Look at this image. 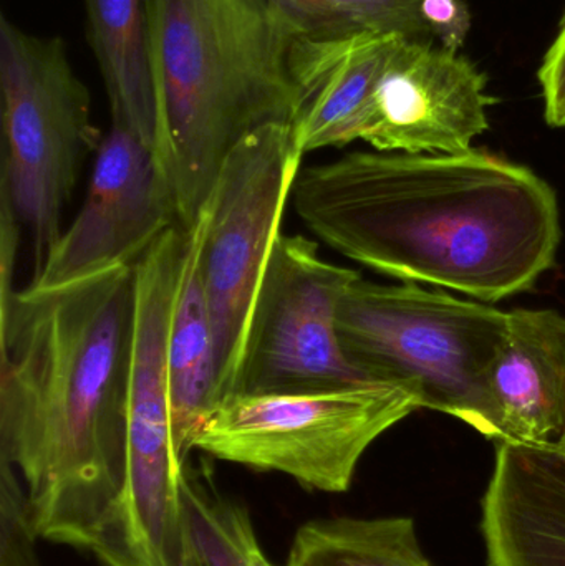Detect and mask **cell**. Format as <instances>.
Wrapping results in <instances>:
<instances>
[{"label": "cell", "mask_w": 565, "mask_h": 566, "mask_svg": "<svg viewBox=\"0 0 565 566\" xmlns=\"http://www.w3.org/2000/svg\"><path fill=\"white\" fill-rule=\"evenodd\" d=\"M554 449H556L557 452H559L561 455L565 459V429L563 432V436H561L559 441L556 442V444H553Z\"/></svg>", "instance_id": "obj_23"}, {"label": "cell", "mask_w": 565, "mask_h": 566, "mask_svg": "<svg viewBox=\"0 0 565 566\" xmlns=\"http://www.w3.org/2000/svg\"><path fill=\"white\" fill-rule=\"evenodd\" d=\"M508 312L420 283L358 279L337 310L348 361L374 382L401 386L420 408L444 412L498 441L490 373Z\"/></svg>", "instance_id": "obj_4"}, {"label": "cell", "mask_w": 565, "mask_h": 566, "mask_svg": "<svg viewBox=\"0 0 565 566\" xmlns=\"http://www.w3.org/2000/svg\"><path fill=\"white\" fill-rule=\"evenodd\" d=\"M156 156L179 224L198 221L232 149L262 126L294 125V30L269 0H145Z\"/></svg>", "instance_id": "obj_3"}, {"label": "cell", "mask_w": 565, "mask_h": 566, "mask_svg": "<svg viewBox=\"0 0 565 566\" xmlns=\"http://www.w3.org/2000/svg\"><path fill=\"white\" fill-rule=\"evenodd\" d=\"M358 279V272L322 259L317 242L281 232L229 396L299 395L370 382L348 361L337 329L338 303Z\"/></svg>", "instance_id": "obj_8"}, {"label": "cell", "mask_w": 565, "mask_h": 566, "mask_svg": "<svg viewBox=\"0 0 565 566\" xmlns=\"http://www.w3.org/2000/svg\"><path fill=\"white\" fill-rule=\"evenodd\" d=\"M302 159L294 126L255 129L226 159L196 221L215 326L218 402L234 388L252 306Z\"/></svg>", "instance_id": "obj_7"}, {"label": "cell", "mask_w": 565, "mask_h": 566, "mask_svg": "<svg viewBox=\"0 0 565 566\" xmlns=\"http://www.w3.org/2000/svg\"><path fill=\"white\" fill-rule=\"evenodd\" d=\"M481 532L488 566H565V459L554 446L498 442Z\"/></svg>", "instance_id": "obj_12"}, {"label": "cell", "mask_w": 565, "mask_h": 566, "mask_svg": "<svg viewBox=\"0 0 565 566\" xmlns=\"http://www.w3.org/2000/svg\"><path fill=\"white\" fill-rule=\"evenodd\" d=\"M2 191L32 238L35 269L62 234L63 206L102 133L92 96L60 36H39L0 19Z\"/></svg>", "instance_id": "obj_6"}, {"label": "cell", "mask_w": 565, "mask_h": 566, "mask_svg": "<svg viewBox=\"0 0 565 566\" xmlns=\"http://www.w3.org/2000/svg\"><path fill=\"white\" fill-rule=\"evenodd\" d=\"M537 78L543 90L544 118L547 125L565 128V13L556 39L541 63Z\"/></svg>", "instance_id": "obj_21"}, {"label": "cell", "mask_w": 565, "mask_h": 566, "mask_svg": "<svg viewBox=\"0 0 565 566\" xmlns=\"http://www.w3.org/2000/svg\"><path fill=\"white\" fill-rule=\"evenodd\" d=\"M405 39L360 32L294 40L289 70L299 113L292 126L302 155L362 142L378 86Z\"/></svg>", "instance_id": "obj_11"}, {"label": "cell", "mask_w": 565, "mask_h": 566, "mask_svg": "<svg viewBox=\"0 0 565 566\" xmlns=\"http://www.w3.org/2000/svg\"><path fill=\"white\" fill-rule=\"evenodd\" d=\"M29 497L10 462L0 459V566H42Z\"/></svg>", "instance_id": "obj_18"}, {"label": "cell", "mask_w": 565, "mask_h": 566, "mask_svg": "<svg viewBox=\"0 0 565 566\" xmlns=\"http://www.w3.org/2000/svg\"><path fill=\"white\" fill-rule=\"evenodd\" d=\"M182 501L199 566H275L259 547L248 512L206 491L186 468Z\"/></svg>", "instance_id": "obj_17"}, {"label": "cell", "mask_w": 565, "mask_h": 566, "mask_svg": "<svg viewBox=\"0 0 565 566\" xmlns=\"http://www.w3.org/2000/svg\"><path fill=\"white\" fill-rule=\"evenodd\" d=\"M291 201L308 231L350 261L491 305L533 289L561 242L550 182L474 148L348 153L301 168Z\"/></svg>", "instance_id": "obj_1"}, {"label": "cell", "mask_w": 565, "mask_h": 566, "mask_svg": "<svg viewBox=\"0 0 565 566\" xmlns=\"http://www.w3.org/2000/svg\"><path fill=\"white\" fill-rule=\"evenodd\" d=\"M421 13L440 45L460 50L471 30V10L464 0H421Z\"/></svg>", "instance_id": "obj_22"}, {"label": "cell", "mask_w": 565, "mask_h": 566, "mask_svg": "<svg viewBox=\"0 0 565 566\" xmlns=\"http://www.w3.org/2000/svg\"><path fill=\"white\" fill-rule=\"evenodd\" d=\"M417 409L408 389L374 381L299 395H234L202 418L189 451L341 494L368 448Z\"/></svg>", "instance_id": "obj_5"}, {"label": "cell", "mask_w": 565, "mask_h": 566, "mask_svg": "<svg viewBox=\"0 0 565 566\" xmlns=\"http://www.w3.org/2000/svg\"><path fill=\"white\" fill-rule=\"evenodd\" d=\"M135 268L0 300V459L40 538L88 551L122 491Z\"/></svg>", "instance_id": "obj_2"}, {"label": "cell", "mask_w": 565, "mask_h": 566, "mask_svg": "<svg viewBox=\"0 0 565 566\" xmlns=\"http://www.w3.org/2000/svg\"><path fill=\"white\" fill-rule=\"evenodd\" d=\"M95 155L82 209L46 251L30 285L55 289L135 268L179 224L171 185L151 146L112 123Z\"/></svg>", "instance_id": "obj_9"}, {"label": "cell", "mask_w": 565, "mask_h": 566, "mask_svg": "<svg viewBox=\"0 0 565 566\" xmlns=\"http://www.w3.org/2000/svg\"><path fill=\"white\" fill-rule=\"evenodd\" d=\"M285 566H435L414 518L337 517L302 525Z\"/></svg>", "instance_id": "obj_16"}, {"label": "cell", "mask_w": 565, "mask_h": 566, "mask_svg": "<svg viewBox=\"0 0 565 566\" xmlns=\"http://www.w3.org/2000/svg\"><path fill=\"white\" fill-rule=\"evenodd\" d=\"M358 32L401 35L415 42H437L421 13V0H338Z\"/></svg>", "instance_id": "obj_19"}, {"label": "cell", "mask_w": 565, "mask_h": 566, "mask_svg": "<svg viewBox=\"0 0 565 566\" xmlns=\"http://www.w3.org/2000/svg\"><path fill=\"white\" fill-rule=\"evenodd\" d=\"M88 42L108 95L113 125L156 153V108L146 46L145 0H83Z\"/></svg>", "instance_id": "obj_15"}, {"label": "cell", "mask_w": 565, "mask_h": 566, "mask_svg": "<svg viewBox=\"0 0 565 566\" xmlns=\"http://www.w3.org/2000/svg\"><path fill=\"white\" fill-rule=\"evenodd\" d=\"M201 228L186 231L185 258L168 333L169 401L182 461L199 422L218 402L215 326L199 262Z\"/></svg>", "instance_id": "obj_14"}, {"label": "cell", "mask_w": 565, "mask_h": 566, "mask_svg": "<svg viewBox=\"0 0 565 566\" xmlns=\"http://www.w3.org/2000/svg\"><path fill=\"white\" fill-rule=\"evenodd\" d=\"M498 441L553 446L565 429V316L508 312L490 373Z\"/></svg>", "instance_id": "obj_13"}, {"label": "cell", "mask_w": 565, "mask_h": 566, "mask_svg": "<svg viewBox=\"0 0 565 566\" xmlns=\"http://www.w3.org/2000/svg\"><path fill=\"white\" fill-rule=\"evenodd\" d=\"M493 103L486 75L467 56L405 39L378 86L362 142L381 153L461 155L490 128Z\"/></svg>", "instance_id": "obj_10"}, {"label": "cell", "mask_w": 565, "mask_h": 566, "mask_svg": "<svg viewBox=\"0 0 565 566\" xmlns=\"http://www.w3.org/2000/svg\"><path fill=\"white\" fill-rule=\"evenodd\" d=\"M297 36H345L360 33L338 0H269Z\"/></svg>", "instance_id": "obj_20"}]
</instances>
